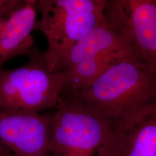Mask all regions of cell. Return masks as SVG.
I'll return each instance as SVG.
<instances>
[{
	"label": "cell",
	"mask_w": 156,
	"mask_h": 156,
	"mask_svg": "<svg viewBox=\"0 0 156 156\" xmlns=\"http://www.w3.org/2000/svg\"><path fill=\"white\" fill-rule=\"evenodd\" d=\"M72 93L120 133L156 112V70L136 57L128 58L87 89Z\"/></svg>",
	"instance_id": "obj_1"
},
{
	"label": "cell",
	"mask_w": 156,
	"mask_h": 156,
	"mask_svg": "<svg viewBox=\"0 0 156 156\" xmlns=\"http://www.w3.org/2000/svg\"><path fill=\"white\" fill-rule=\"evenodd\" d=\"M55 108L50 156H115L119 133L75 93L62 90Z\"/></svg>",
	"instance_id": "obj_2"
},
{
	"label": "cell",
	"mask_w": 156,
	"mask_h": 156,
	"mask_svg": "<svg viewBox=\"0 0 156 156\" xmlns=\"http://www.w3.org/2000/svg\"><path fill=\"white\" fill-rule=\"evenodd\" d=\"M106 0H40L35 8L42 17L34 30L45 35L48 44L42 53L46 66H56L73 45L91 30L104 22Z\"/></svg>",
	"instance_id": "obj_3"
},
{
	"label": "cell",
	"mask_w": 156,
	"mask_h": 156,
	"mask_svg": "<svg viewBox=\"0 0 156 156\" xmlns=\"http://www.w3.org/2000/svg\"><path fill=\"white\" fill-rule=\"evenodd\" d=\"M30 55L23 67L0 71V111L38 113L57 106L64 86V73L50 71L42 53L34 50Z\"/></svg>",
	"instance_id": "obj_4"
},
{
	"label": "cell",
	"mask_w": 156,
	"mask_h": 156,
	"mask_svg": "<svg viewBox=\"0 0 156 156\" xmlns=\"http://www.w3.org/2000/svg\"><path fill=\"white\" fill-rule=\"evenodd\" d=\"M104 17L127 37L136 58L156 70V0H106Z\"/></svg>",
	"instance_id": "obj_5"
},
{
	"label": "cell",
	"mask_w": 156,
	"mask_h": 156,
	"mask_svg": "<svg viewBox=\"0 0 156 156\" xmlns=\"http://www.w3.org/2000/svg\"><path fill=\"white\" fill-rule=\"evenodd\" d=\"M51 116L0 111V156H50Z\"/></svg>",
	"instance_id": "obj_6"
},
{
	"label": "cell",
	"mask_w": 156,
	"mask_h": 156,
	"mask_svg": "<svg viewBox=\"0 0 156 156\" xmlns=\"http://www.w3.org/2000/svg\"><path fill=\"white\" fill-rule=\"evenodd\" d=\"M112 55L135 57L127 37L104 20L73 45L58 62L55 72L65 73L78 64Z\"/></svg>",
	"instance_id": "obj_7"
},
{
	"label": "cell",
	"mask_w": 156,
	"mask_h": 156,
	"mask_svg": "<svg viewBox=\"0 0 156 156\" xmlns=\"http://www.w3.org/2000/svg\"><path fill=\"white\" fill-rule=\"evenodd\" d=\"M37 1L26 0L6 22L0 34V71L6 62L15 56L31 55L35 41L31 33L36 22Z\"/></svg>",
	"instance_id": "obj_8"
},
{
	"label": "cell",
	"mask_w": 156,
	"mask_h": 156,
	"mask_svg": "<svg viewBox=\"0 0 156 156\" xmlns=\"http://www.w3.org/2000/svg\"><path fill=\"white\" fill-rule=\"evenodd\" d=\"M115 156H156V112L119 134Z\"/></svg>",
	"instance_id": "obj_9"
},
{
	"label": "cell",
	"mask_w": 156,
	"mask_h": 156,
	"mask_svg": "<svg viewBox=\"0 0 156 156\" xmlns=\"http://www.w3.org/2000/svg\"><path fill=\"white\" fill-rule=\"evenodd\" d=\"M26 1V0H0V17L8 19Z\"/></svg>",
	"instance_id": "obj_10"
},
{
	"label": "cell",
	"mask_w": 156,
	"mask_h": 156,
	"mask_svg": "<svg viewBox=\"0 0 156 156\" xmlns=\"http://www.w3.org/2000/svg\"><path fill=\"white\" fill-rule=\"evenodd\" d=\"M8 19L6 18H2L0 17V34L2 33L4 28L5 26L6 23Z\"/></svg>",
	"instance_id": "obj_11"
}]
</instances>
